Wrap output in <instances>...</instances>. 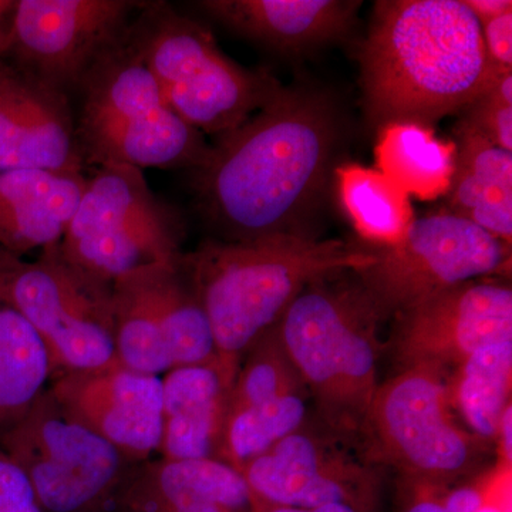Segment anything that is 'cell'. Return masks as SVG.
Here are the masks:
<instances>
[{"label": "cell", "mask_w": 512, "mask_h": 512, "mask_svg": "<svg viewBox=\"0 0 512 512\" xmlns=\"http://www.w3.org/2000/svg\"><path fill=\"white\" fill-rule=\"evenodd\" d=\"M64 409L133 463L158 453L163 427V379L116 365L66 373L49 384Z\"/></svg>", "instance_id": "16"}, {"label": "cell", "mask_w": 512, "mask_h": 512, "mask_svg": "<svg viewBox=\"0 0 512 512\" xmlns=\"http://www.w3.org/2000/svg\"><path fill=\"white\" fill-rule=\"evenodd\" d=\"M252 512H363L355 507L346 504H329L320 505L313 508H296V507H276V505H266L254 503Z\"/></svg>", "instance_id": "35"}, {"label": "cell", "mask_w": 512, "mask_h": 512, "mask_svg": "<svg viewBox=\"0 0 512 512\" xmlns=\"http://www.w3.org/2000/svg\"><path fill=\"white\" fill-rule=\"evenodd\" d=\"M498 446L501 451V463L512 466V406L508 404L498 424Z\"/></svg>", "instance_id": "34"}, {"label": "cell", "mask_w": 512, "mask_h": 512, "mask_svg": "<svg viewBox=\"0 0 512 512\" xmlns=\"http://www.w3.org/2000/svg\"><path fill=\"white\" fill-rule=\"evenodd\" d=\"M144 5L138 0H16L8 55L19 72L70 97Z\"/></svg>", "instance_id": "12"}, {"label": "cell", "mask_w": 512, "mask_h": 512, "mask_svg": "<svg viewBox=\"0 0 512 512\" xmlns=\"http://www.w3.org/2000/svg\"><path fill=\"white\" fill-rule=\"evenodd\" d=\"M52 382L45 345L0 296V434L23 416Z\"/></svg>", "instance_id": "27"}, {"label": "cell", "mask_w": 512, "mask_h": 512, "mask_svg": "<svg viewBox=\"0 0 512 512\" xmlns=\"http://www.w3.org/2000/svg\"><path fill=\"white\" fill-rule=\"evenodd\" d=\"M0 448L28 478L43 512L116 510L138 464L67 412L49 387L0 434Z\"/></svg>", "instance_id": "10"}, {"label": "cell", "mask_w": 512, "mask_h": 512, "mask_svg": "<svg viewBox=\"0 0 512 512\" xmlns=\"http://www.w3.org/2000/svg\"><path fill=\"white\" fill-rule=\"evenodd\" d=\"M485 56L495 74L511 72L512 69V12L483 23Z\"/></svg>", "instance_id": "30"}, {"label": "cell", "mask_w": 512, "mask_h": 512, "mask_svg": "<svg viewBox=\"0 0 512 512\" xmlns=\"http://www.w3.org/2000/svg\"><path fill=\"white\" fill-rule=\"evenodd\" d=\"M511 466L501 463L488 471L487 491L477 512H512Z\"/></svg>", "instance_id": "31"}, {"label": "cell", "mask_w": 512, "mask_h": 512, "mask_svg": "<svg viewBox=\"0 0 512 512\" xmlns=\"http://www.w3.org/2000/svg\"><path fill=\"white\" fill-rule=\"evenodd\" d=\"M16 0H0V57L8 55L10 45V26Z\"/></svg>", "instance_id": "36"}, {"label": "cell", "mask_w": 512, "mask_h": 512, "mask_svg": "<svg viewBox=\"0 0 512 512\" xmlns=\"http://www.w3.org/2000/svg\"><path fill=\"white\" fill-rule=\"evenodd\" d=\"M83 173L70 97L6 64L0 76V171Z\"/></svg>", "instance_id": "17"}, {"label": "cell", "mask_w": 512, "mask_h": 512, "mask_svg": "<svg viewBox=\"0 0 512 512\" xmlns=\"http://www.w3.org/2000/svg\"><path fill=\"white\" fill-rule=\"evenodd\" d=\"M359 440L367 461L393 468L403 484L448 488L476 473L485 453L451 413L446 377L423 367L380 383Z\"/></svg>", "instance_id": "7"}, {"label": "cell", "mask_w": 512, "mask_h": 512, "mask_svg": "<svg viewBox=\"0 0 512 512\" xmlns=\"http://www.w3.org/2000/svg\"><path fill=\"white\" fill-rule=\"evenodd\" d=\"M480 25L512 12L511 0H463Z\"/></svg>", "instance_id": "33"}, {"label": "cell", "mask_w": 512, "mask_h": 512, "mask_svg": "<svg viewBox=\"0 0 512 512\" xmlns=\"http://www.w3.org/2000/svg\"><path fill=\"white\" fill-rule=\"evenodd\" d=\"M512 340L474 350L446 379L448 402L467 430L485 444L497 441L498 424L510 404Z\"/></svg>", "instance_id": "26"}, {"label": "cell", "mask_w": 512, "mask_h": 512, "mask_svg": "<svg viewBox=\"0 0 512 512\" xmlns=\"http://www.w3.org/2000/svg\"><path fill=\"white\" fill-rule=\"evenodd\" d=\"M311 399L276 325L247 350L231 394L221 460L244 467L306 424Z\"/></svg>", "instance_id": "15"}, {"label": "cell", "mask_w": 512, "mask_h": 512, "mask_svg": "<svg viewBox=\"0 0 512 512\" xmlns=\"http://www.w3.org/2000/svg\"><path fill=\"white\" fill-rule=\"evenodd\" d=\"M373 262L372 248L298 235L249 241L208 238L181 256L210 320L218 362L234 377L252 343L279 322L306 286Z\"/></svg>", "instance_id": "3"}, {"label": "cell", "mask_w": 512, "mask_h": 512, "mask_svg": "<svg viewBox=\"0 0 512 512\" xmlns=\"http://www.w3.org/2000/svg\"><path fill=\"white\" fill-rule=\"evenodd\" d=\"M86 180L84 173L0 171V249L22 258L60 244Z\"/></svg>", "instance_id": "21"}, {"label": "cell", "mask_w": 512, "mask_h": 512, "mask_svg": "<svg viewBox=\"0 0 512 512\" xmlns=\"http://www.w3.org/2000/svg\"><path fill=\"white\" fill-rule=\"evenodd\" d=\"M161 379L163 427L158 453L165 460H221L235 377L215 360L175 367Z\"/></svg>", "instance_id": "20"}, {"label": "cell", "mask_w": 512, "mask_h": 512, "mask_svg": "<svg viewBox=\"0 0 512 512\" xmlns=\"http://www.w3.org/2000/svg\"><path fill=\"white\" fill-rule=\"evenodd\" d=\"M373 249V248H372ZM356 271L384 320L464 282L510 272L511 245L448 211L416 218L397 247Z\"/></svg>", "instance_id": "11"}, {"label": "cell", "mask_w": 512, "mask_h": 512, "mask_svg": "<svg viewBox=\"0 0 512 512\" xmlns=\"http://www.w3.org/2000/svg\"><path fill=\"white\" fill-rule=\"evenodd\" d=\"M185 222L128 165L94 168L59 249L67 262L103 284L144 266L181 258Z\"/></svg>", "instance_id": "8"}, {"label": "cell", "mask_w": 512, "mask_h": 512, "mask_svg": "<svg viewBox=\"0 0 512 512\" xmlns=\"http://www.w3.org/2000/svg\"><path fill=\"white\" fill-rule=\"evenodd\" d=\"M0 512H43L18 464L0 448Z\"/></svg>", "instance_id": "29"}, {"label": "cell", "mask_w": 512, "mask_h": 512, "mask_svg": "<svg viewBox=\"0 0 512 512\" xmlns=\"http://www.w3.org/2000/svg\"><path fill=\"white\" fill-rule=\"evenodd\" d=\"M348 444L325 427L313 430L305 424L238 471L254 503L296 508L346 504L377 512L380 468Z\"/></svg>", "instance_id": "13"}, {"label": "cell", "mask_w": 512, "mask_h": 512, "mask_svg": "<svg viewBox=\"0 0 512 512\" xmlns=\"http://www.w3.org/2000/svg\"><path fill=\"white\" fill-rule=\"evenodd\" d=\"M458 123L480 134L493 146L512 153V106H505L487 92L463 110Z\"/></svg>", "instance_id": "28"}, {"label": "cell", "mask_w": 512, "mask_h": 512, "mask_svg": "<svg viewBox=\"0 0 512 512\" xmlns=\"http://www.w3.org/2000/svg\"><path fill=\"white\" fill-rule=\"evenodd\" d=\"M126 35L168 106L204 136L241 126L281 89L266 70L229 59L207 26L170 3L146 2Z\"/></svg>", "instance_id": "6"}, {"label": "cell", "mask_w": 512, "mask_h": 512, "mask_svg": "<svg viewBox=\"0 0 512 512\" xmlns=\"http://www.w3.org/2000/svg\"><path fill=\"white\" fill-rule=\"evenodd\" d=\"M6 64L0 62V76H2V73L5 72Z\"/></svg>", "instance_id": "38"}, {"label": "cell", "mask_w": 512, "mask_h": 512, "mask_svg": "<svg viewBox=\"0 0 512 512\" xmlns=\"http://www.w3.org/2000/svg\"><path fill=\"white\" fill-rule=\"evenodd\" d=\"M346 134L342 109L320 87L281 86L241 126L221 134L190 171L198 214L222 241L316 237Z\"/></svg>", "instance_id": "1"}, {"label": "cell", "mask_w": 512, "mask_h": 512, "mask_svg": "<svg viewBox=\"0 0 512 512\" xmlns=\"http://www.w3.org/2000/svg\"><path fill=\"white\" fill-rule=\"evenodd\" d=\"M393 319L389 350L399 369L423 367L444 376L474 350L512 340V289L490 279L464 282Z\"/></svg>", "instance_id": "14"}, {"label": "cell", "mask_w": 512, "mask_h": 512, "mask_svg": "<svg viewBox=\"0 0 512 512\" xmlns=\"http://www.w3.org/2000/svg\"><path fill=\"white\" fill-rule=\"evenodd\" d=\"M126 32L101 53L77 89L82 103L76 136L84 167H200L210 143L168 106Z\"/></svg>", "instance_id": "5"}, {"label": "cell", "mask_w": 512, "mask_h": 512, "mask_svg": "<svg viewBox=\"0 0 512 512\" xmlns=\"http://www.w3.org/2000/svg\"><path fill=\"white\" fill-rule=\"evenodd\" d=\"M336 200L350 225L373 249L402 244L416 215L409 195L377 168L343 163L333 171Z\"/></svg>", "instance_id": "25"}, {"label": "cell", "mask_w": 512, "mask_h": 512, "mask_svg": "<svg viewBox=\"0 0 512 512\" xmlns=\"http://www.w3.org/2000/svg\"><path fill=\"white\" fill-rule=\"evenodd\" d=\"M384 318L353 271L306 286L276 323L322 427L359 440L379 389Z\"/></svg>", "instance_id": "4"}, {"label": "cell", "mask_w": 512, "mask_h": 512, "mask_svg": "<svg viewBox=\"0 0 512 512\" xmlns=\"http://www.w3.org/2000/svg\"><path fill=\"white\" fill-rule=\"evenodd\" d=\"M357 0H202L194 6L229 32L278 53L298 55L343 39Z\"/></svg>", "instance_id": "18"}, {"label": "cell", "mask_w": 512, "mask_h": 512, "mask_svg": "<svg viewBox=\"0 0 512 512\" xmlns=\"http://www.w3.org/2000/svg\"><path fill=\"white\" fill-rule=\"evenodd\" d=\"M144 266L114 282V345L120 366L146 375L170 372L165 345L163 268Z\"/></svg>", "instance_id": "23"}, {"label": "cell", "mask_w": 512, "mask_h": 512, "mask_svg": "<svg viewBox=\"0 0 512 512\" xmlns=\"http://www.w3.org/2000/svg\"><path fill=\"white\" fill-rule=\"evenodd\" d=\"M367 120L424 124L463 111L493 83L481 26L463 0H382L360 46Z\"/></svg>", "instance_id": "2"}, {"label": "cell", "mask_w": 512, "mask_h": 512, "mask_svg": "<svg viewBox=\"0 0 512 512\" xmlns=\"http://www.w3.org/2000/svg\"><path fill=\"white\" fill-rule=\"evenodd\" d=\"M447 488L402 483V500L397 512H448L444 504Z\"/></svg>", "instance_id": "32"}, {"label": "cell", "mask_w": 512, "mask_h": 512, "mask_svg": "<svg viewBox=\"0 0 512 512\" xmlns=\"http://www.w3.org/2000/svg\"><path fill=\"white\" fill-rule=\"evenodd\" d=\"M485 92L505 106H512V72L498 74Z\"/></svg>", "instance_id": "37"}, {"label": "cell", "mask_w": 512, "mask_h": 512, "mask_svg": "<svg viewBox=\"0 0 512 512\" xmlns=\"http://www.w3.org/2000/svg\"><path fill=\"white\" fill-rule=\"evenodd\" d=\"M454 136L456 171L446 195L448 212L511 245L512 153L460 123Z\"/></svg>", "instance_id": "22"}, {"label": "cell", "mask_w": 512, "mask_h": 512, "mask_svg": "<svg viewBox=\"0 0 512 512\" xmlns=\"http://www.w3.org/2000/svg\"><path fill=\"white\" fill-rule=\"evenodd\" d=\"M375 156L377 170L409 197L434 201L450 191L457 146L454 140L437 137L431 126L410 121L386 124L379 128Z\"/></svg>", "instance_id": "24"}, {"label": "cell", "mask_w": 512, "mask_h": 512, "mask_svg": "<svg viewBox=\"0 0 512 512\" xmlns=\"http://www.w3.org/2000/svg\"><path fill=\"white\" fill-rule=\"evenodd\" d=\"M254 498L237 468L217 458L143 461L131 470L117 512H252Z\"/></svg>", "instance_id": "19"}, {"label": "cell", "mask_w": 512, "mask_h": 512, "mask_svg": "<svg viewBox=\"0 0 512 512\" xmlns=\"http://www.w3.org/2000/svg\"><path fill=\"white\" fill-rule=\"evenodd\" d=\"M111 286L67 262L59 244L32 262L0 249V296L42 340L52 380L119 365Z\"/></svg>", "instance_id": "9"}]
</instances>
